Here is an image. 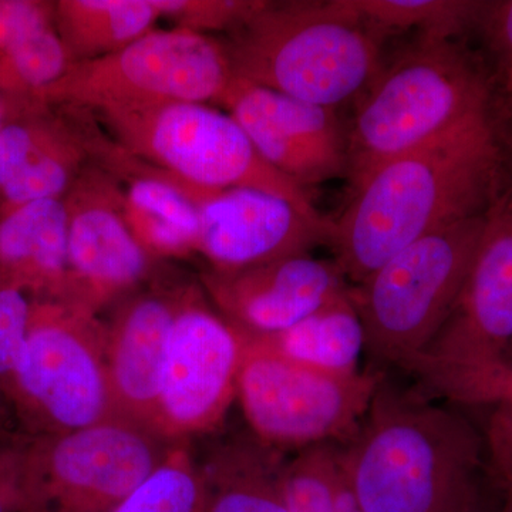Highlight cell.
Returning a JSON list of instances; mask_svg holds the SVG:
<instances>
[{
    "instance_id": "25",
    "label": "cell",
    "mask_w": 512,
    "mask_h": 512,
    "mask_svg": "<svg viewBox=\"0 0 512 512\" xmlns=\"http://www.w3.org/2000/svg\"><path fill=\"white\" fill-rule=\"evenodd\" d=\"M487 2L470 0H352L384 35L419 29L420 36L457 39L478 25Z\"/></svg>"
},
{
    "instance_id": "23",
    "label": "cell",
    "mask_w": 512,
    "mask_h": 512,
    "mask_svg": "<svg viewBox=\"0 0 512 512\" xmlns=\"http://www.w3.org/2000/svg\"><path fill=\"white\" fill-rule=\"evenodd\" d=\"M151 0H57L53 25L73 63L99 59L156 29Z\"/></svg>"
},
{
    "instance_id": "2",
    "label": "cell",
    "mask_w": 512,
    "mask_h": 512,
    "mask_svg": "<svg viewBox=\"0 0 512 512\" xmlns=\"http://www.w3.org/2000/svg\"><path fill=\"white\" fill-rule=\"evenodd\" d=\"M484 443L451 407L386 379L355 436L343 446L350 485L363 512H468Z\"/></svg>"
},
{
    "instance_id": "38",
    "label": "cell",
    "mask_w": 512,
    "mask_h": 512,
    "mask_svg": "<svg viewBox=\"0 0 512 512\" xmlns=\"http://www.w3.org/2000/svg\"><path fill=\"white\" fill-rule=\"evenodd\" d=\"M468 512H477V507L474 508V510L468 511Z\"/></svg>"
},
{
    "instance_id": "7",
    "label": "cell",
    "mask_w": 512,
    "mask_h": 512,
    "mask_svg": "<svg viewBox=\"0 0 512 512\" xmlns=\"http://www.w3.org/2000/svg\"><path fill=\"white\" fill-rule=\"evenodd\" d=\"M128 153L205 190L254 188L325 221L309 191L266 163L241 126L204 103H164L93 114Z\"/></svg>"
},
{
    "instance_id": "37",
    "label": "cell",
    "mask_w": 512,
    "mask_h": 512,
    "mask_svg": "<svg viewBox=\"0 0 512 512\" xmlns=\"http://www.w3.org/2000/svg\"><path fill=\"white\" fill-rule=\"evenodd\" d=\"M0 123H2V101H0Z\"/></svg>"
},
{
    "instance_id": "17",
    "label": "cell",
    "mask_w": 512,
    "mask_h": 512,
    "mask_svg": "<svg viewBox=\"0 0 512 512\" xmlns=\"http://www.w3.org/2000/svg\"><path fill=\"white\" fill-rule=\"evenodd\" d=\"M214 308L251 335L289 329L349 291L335 259L299 254L235 271L208 269L201 278Z\"/></svg>"
},
{
    "instance_id": "3",
    "label": "cell",
    "mask_w": 512,
    "mask_h": 512,
    "mask_svg": "<svg viewBox=\"0 0 512 512\" xmlns=\"http://www.w3.org/2000/svg\"><path fill=\"white\" fill-rule=\"evenodd\" d=\"M493 74L457 39L420 36L360 94L348 131V177L359 190L384 164L431 141L495 121Z\"/></svg>"
},
{
    "instance_id": "1",
    "label": "cell",
    "mask_w": 512,
    "mask_h": 512,
    "mask_svg": "<svg viewBox=\"0 0 512 512\" xmlns=\"http://www.w3.org/2000/svg\"><path fill=\"white\" fill-rule=\"evenodd\" d=\"M512 181L497 123L437 138L380 167L352 194L330 247L350 285L434 229L487 214Z\"/></svg>"
},
{
    "instance_id": "36",
    "label": "cell",
    "mask_w": 512,
    "mask_h": 512,
    "mask_svg": "<svg viewBox=\"0 0 512 512\" xmlns=\"http://www.w3.org/2000/svg\"><path fill=\"white\" fill-rule=\"evenodd\" d=\"M500 403H504V404H510V406H512V399L510 400H504V402H500ZM498 404V403H497ZM495 406V404H494Z\"/></svg>"
},
{
    "instance_id": "29",
    "label": "cell",
    "mask_w": 512,
    "mask_h": 512,
    "mask_svg": "<svg viewBox=\"0 0 512 512\" xmlns=\"http://www.w3.org/2000/svg\"><path fill=\"white\" fill-rule=\"evenodd\" d=\"M32 296L0 284V389L8 390L28 342Z\"/></svg>"
},
{
    "instance_id": "30",
    "label": "cell",
    "mask_w": 512,
    "mask_h": 512,
    "mask_svg": "<svg viewBox=\"0 0 512 512\" xmlns=\"http://www.w3.org/2000/svg\"><path fill=\"white\" fill-rule=\"evenodd\" d=\"M55 2L0 0V55L39 30L53 25Z\"/></svg>"
},
{
    "instance_id": "5",
    "label": "cell",
    "mask_w": 512,
    "mask_h": 512,
    "mask_svg": "<svg viewBox=\"0 0 512 512\" xmlns=\"http://www.w3.org/2000/svg\"><path fill=\"white\" fill-rule=\"evenodd\" d=\"M512 363V183L487 212L456 303L407 373L420 393L494 406Z\"/></svg>"
},
{
    "instance_id": "9",
    "label": "cell",
    "mask_w": 512,
    "mask_h": 512,
    "mask_svg": "<svg viewBox=\"0 0 512 512\" xmlns=\"http://www.w3.org/2000/svg\"><path fill=\"white\" fill-rule=\"evenodd\" d=\"M234 79L220 40L185 29H154L111 55L72 63L32 100L90 111L164 103H220Z\"/></svg>"
},
{
    "instance_id": "22",
    "label": "cell",
    "mask_w": 512,
    "mask_h": 512,
    "mask_svg": "<svg viewBox=\"0 0 512 512\" xmlns=\"http://www.w3.org/2000/svg\"><path fill=\"white\" fill-rule=\"evenodd\" d=\"M284 454L252 439H235L215 448L204 461L207 512H289L279 470Z\"/></svg>"
},
{
    "instance_id": "10",
    "label": "cell",
    "mask_w": 512,
    "mask_h": 512,
    "mask_svg": "<svg viewBox=\"0 0 512 512\" xmlns=\"http://www.w3.org/2000/svg\"><path fill=\"white\" fill-rule=\"evenodd\" d=\"M237 399L259 443L276 453L355 439L384 375L339 376L292 362L245 333Z\"/></svg>"
},
{
    "instance_id": "32",
    "label": "cell",
    "mask_w": 512,
    "mask_h": 512,
    "mask_svg": "<svg viewBox=\"0 0 512 512\" xmlns=\"http://www.w3.org/2000/svg\"><path fill=\"white\" fill-rule=\"evenodd\" d=\"M477 26L493 55L495 79L512 69V0L485 3Z\"/></svg>"
},
{
    "instance_id": "34",
    "label": "cell",
    "mask_w": 512,
    "mask_h": 512,
    "mask_svg": "<svg viewBox=\"0 0 512 512\" xmlns=\"http://www.w3.org/2000/svg\"><path fill=\"white\" fill-rule=\"evenodd\" d=\"M498 487L503 493V504H501L500 512H512V467L503 477L498 478Z\"/></svg>"
},
{
    "instance_id": "21",
    "label": "cell",
    "mask_w": 512,
    "mask_h": 512,
    "mask_svg": "<svg viewBox=\"0 0 512 512\" xmlns=\"http://www.w3.org/2000/svg\"><path fill=\"white\" fill-rule=\"evenodd\" d=\"M252 336L286 359L320 372L350 376L362 370L366 332L350 288L289 329Z\"/></svg>"
},
{
    "instance_id": "18",
    "label": "cell",
    "mask_w": 512,
    "mask_h": 512,
    "mask_svg": "<svg viewBox=\"0 0 512 512\" xmlns=\"http://www.w3.org/2000/svg\"><path fill=\"white\" fill-rule=\"evenodd\" d=\"M184 288L128 296L106 325L104 352L114 413L157 434L168 338Z\"/></svg>"
},
{
    "instance_id": "6",
    "label": "cell",
    "mask_w": 512,
    "mask_h": 512,
    "mask_svg": "<svg viewBox=\"0 0 512 512\" xmlns=\"http://www.w3.org/2000/svg\"><path fill=\"white\" fill-rule=\"evenodd\" d=\"M487 214L429 232L360 284L350 285L377 365L407 370L439 332L483 238Z\"/></svg>"
},
{
    "instance_id": "24",
    "label": "cell",
    "mask_w": 512,
    "mask_h": 512,
    "mask_svg": "<svg viewBox=\"0 0 512 512\" xmlns=\"http://www.w3.org/2000/svg\"><path fill=\"white\" fill-rule=\"evenodd\" d=\"M279 487L289 512H363L340 444H319L284 458Z\"/></svg>"
},
{
    "instance_id": "33",
    "label": "cell",
    "mask_w": 512,
    "mask_h": 512,
    "mask_svg": "<svg viewBox=\"0 0 512 512\" xmlns=\"http://www.w3.org/2000/svg\"><path fill=\"white\" fill-rule=\"evenodd\" d=\"M495 89H500L503 94L504 107L508 113L512 114V69L495 77Z\"/></svg>"
},
{
    "instance_id": "11",
    "label": "cell",
    "mask_w": 512,
    "mask_h": 512,
    "mask_svg": "<svg viewBox=\"0 0 512 512\" xmlns=\"http://www.w3.org/2000/svg\"><path fill=\"white\" fill-rule=\"evenodd\" d=\"M177 443L119 416L70 433L29 436L32 512H113Z\"/></svg>"
},
{
    "instance_id": "19",
    "label": "cell",
    "mask_w": 512,
    "mask_h": 512,
    "mask_svg": "<svg viewBox=\"0 0 512 512\" xmlns=\"http://www.w3.org/2000/svg\"><path fill=\"white\" fill-rule=\"evenodd\" d=\"M94 164L119 181L124 220L154 259L184 258L197 252L200 211L191 184L128 153L104 134Z\"/></svg>"
},
{
    "instance_id": "27",
    "label": "cell",
    "mask_w": 512,
    "mask_h": 512,
    "mask_svg": "<svg viewBox=\"0 0 512 512\" xmlns=\"http://www.w3.org/2000/svg\"><path fill=\"white\" fill-rule=\"evenodd\" d=\"M72 63L55 25L47 26L0 55V99H32Z\"/></svg>"
},
{
    "instance_id": "35",
    "label": "cell",
    "mask_w": 512,
    "mask_h": 512,
    "mask_svg": "<svg viewBox=\"0 0 512 512\" xmlns=\"http://www.w3.org/2000/svg\"><path fill=\"white\" fill-rule=\"evenodd\" d=\"M510 399H512V363L510 369H508L507 376H505L503 389H501L500 397H498L497 403Z\"/></svg>"
},
{
    "instance_id": "13",
    "label": "cell",
    "mask_w": 512,
    "mask_h": 512,
    "mask_svg": "<svg viewBox=\"0 0 512 512\" xmlns=\"http://www.w3.org/2000/svg\"><path fill=\"white\" fill-rule=\"evenodd\" d=\"M69 281L64 302L97 313L146 281L153 258L124 220L119 181L90 163L64 195Z\"/></svg>"
},
{
    "instance_id": "26",
    "label": "cell",
    "mask_w": 512,
    "mask_h": 512,
    "mask_svg": "<svg viewBox=\"0 0 512 512\" xmlns=\"http://www.w3.org/2000/svg\"><path fill=\"white\" fill-rule=\"evenodd\" d=\"M208 485L202 464L185 441L113 512H207Z\"/></svg>"
},
{
    "instance_id": "31",
    "label": "cell",
    "mask_w": 512,
    "mask_h": 512,
    "mask_svg": "<svg viewBox=\"0 0 512 512\" xmlns=\"http://www.w3.org/2000/svg\"><path fill=\"white\" fill-rule=\"evenodd\" d=\"M26 439L0 434V512H32L26 485Z\"/></svg>"
},
{
    "instance_id": "12",
    "label": "cell",
    "mask_w": 512,
    "mask_h": 512,
    "mask_svg": "<svg viewBox=\"0 0 512 512\" xmlns=\"http://www.w3.org/2000/svg\"><path fill=\"white\" fill-rule=\"evenodd\" d=\"M244 348V332L212 308L200 288L185 286L165 356L161 436L185 441L218 429L237 399Z\"/></svg>"
},
{
    "instance_id": "28",
    "label": "cell",
    "mask_w": 512,
    "mask_h": 512,
    "mask_svg": "<svg viewBox=\"0 0 512 512\" xmlns=\"http://www.w3.org/2000/svg\"><path fill=\"white\" fill-rule=\"evenodd\" d=\"M160 18L178 29L210 36L231 33L264 5V0H151Z\"/></svg>"
},
{
    "instance_id": "4",
    "label": "cell",
    "mask_w": 512,
    "mask_h": 512,
    "mask_svg": "<svg viewBox=\"0 0 512 512\" xmlns=\"http://www.w3.org/2000/svg\"><path fill=\"white\" fill-rule=\"evenodd\" d=\"M384 39L352 0H264L222 45L235 77L335 109L380 73Z\"/></svg>"
},
{
    "instance_id": "16",
    "label": "cell",
    "mask_w": 512,
    "mask_h": 512,
    "mask_svg": "<svg viewBox=\"0 0 512 512\" xmlns=\"http://www.w3.org/2000/svg\"><path fill=\"white\" fill-rule=\"evenodd\" d=\"M200 211L198 254L212 271H235L332 242L335 224L312 220L296 205L254 188L205 190L191 185Z\"/></svg>"
},
{
    "instance_id": "8",
    "label": "cell",
    "mask_w": 512,
    "mask_h": 512,
    "mask_svg": "<svg viewBox=\"0 0 512 512\" xmlns=\"http://www.w3.org/2000/svg\"><path fill=\"white\" fill-rule=\"evenodd\" d=\"M106 325L83 306L33 299L28 342L6 396L29 436H56L116 416L106 370Z\"/></svg>"
},
{
    "instance_id": "14",
    "label": "cell",
    "mask_w": 512,
    "mask_h": 512,
    "mask_svg": "<svg viewBox=\"0 0 512 512\" xmlns=\"http://www.w3.org/2000/svg\"><path fill=\"white\" fill-rule=\"evenodd\" d=\"M0 215L64 198L94 158L99 126L90 111L32 99H0Z\"/></svg>"
},
{
    "instance_id": "20",
    "label": "cell",
    "mask_w": 512,
    "mask_h": 512,
    "mask_svg": "<svg viewBox=\"0 0 512 512\" xmlns=\"http://www.w3.org/2000/svg\"><path fill=\"white\" fill-rule=\"evenodd\" d=\"M67 211L63 198L28 202L0 215V284L33 299L66 298Z\"/></svg>"
},
{
    "instance_id": "15",
    "label": "cell",
    "mask_w": 512,
    "mask_h": 512,
    "mask_svg": "<svg viewBox=\"0 0 512 512\" xmlns=\"http://www.w3.org/2000/svg\"><path fill=\"white\" fill-rule=\"evenodd\" d=\"M262 158L302 188L346 175L348 131L335 109L235 77L220 100Z\"/></svg>"
}]
</instances>
